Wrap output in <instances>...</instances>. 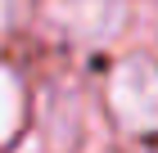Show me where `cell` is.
<instances>
[{
    "mask_svg": "<svg viewBox=\"0 0 158 153\" xmlns=\"http://www.w3.org/2000/svg\"><path fill=\"white\" fill-rule=\"evenodd\" d=\"M109 113L127 135H158V63L122 59L109 72Z\"/></svg>",
    "mask_w": 158,
    "mask_h": 153,
    "instance_id": "1",
    "label": "cell"
},
{
    "mask_svg": "<svg viewBox=\"0 0 158 153\" xmlns=\"http://www.w3.org/2000/svg\"><path fill=\"white\" fill-rule=\"evenodd\" d=\"M54 23L77 45H104L122 32L127 5L122 0H54Z\"/></svg>",
    "mask_w": 158,
    "mask_h": 153,
    "instance_id": "2",
    "label": "cell"
},
{
    "mask_svg": "<svg viewBox=\"0 0 158 153\" xmlns=\"http://www.w3.org/2000/svg\"><path fill=\"white\" fill-rule=\"evenodd\" d=\"M95 135V117H90V104L86 95L77 90H59L54 104H50V117H45V140L54 153H81Z\"/></svg>",
    "mask_w": 158,
    "mask_h": 153,
    "instance_id": "3",
    "label": "cell"
},
{
    "mask_svg": "<svg viewBox=\"0 0 158 153\" xmlns=\"http://www.w3.org/2000/svg\"><path fill=\"white\" fill-rule=\"evenodd\" d=\"M23 122H27V90L18 81V72L0 63V149L18 140Z\"/></svg>",
    "mask_w": 158,
    "mask_h": 153,
    "instance_id": "4",
    "label": "cell"
},
{
    "mask_svg": "<svg viewBox=\"0 0 158 153\" xmlns=\"http://www.w3.org/2000/svg\"><path fill=\"white\" fill-rule=\"evenodd\" d=\"M27 5H32V0H0V27H14L27 14Z\"/></svg>",
    "mask_w": 158,
    "mask_h": 153,
    "instance_id": "5",
    "label": "cell"
}]
</instances>
